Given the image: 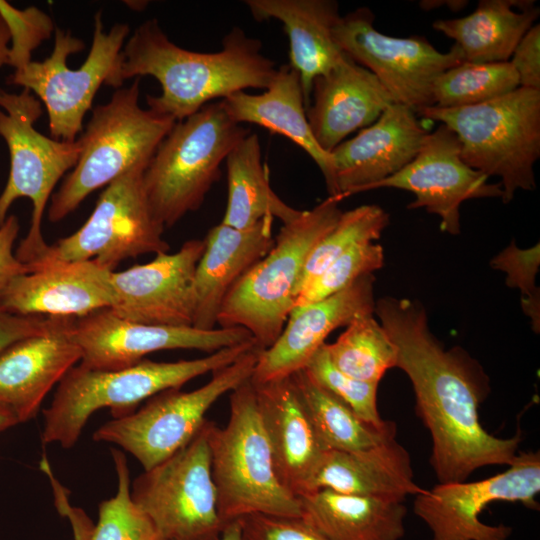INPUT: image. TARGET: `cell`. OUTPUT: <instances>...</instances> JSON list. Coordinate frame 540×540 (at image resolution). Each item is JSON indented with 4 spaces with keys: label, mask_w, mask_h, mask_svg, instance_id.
Returning <instances> with one entry per match:
<instances>
[{
    "label": "cell",
    "mask_w": 540,
    "mask_h": 540,
    "mask_svg": "<svg viewBox=\"0 0 540 540\" xmlns=\"http://www.w3.org/2000/svg\"><path fill=\"white\" fill-rule=\"evenodd\" d=\"M374 315L397 347L396 367L412 383L415 410L431 435L430 464L439 483L466 481L484 466H509L521 438H499L481 425L479 407L490 391L481 364L459 346L446 349L418 301L385 296L375 302Z\"/></svg>",
    "instance_id": "cell-1"
},
{
    "label": "cell",
    "mask_w": 540,
    "mask_h": 540,
    "mask_svg": "<svg viewBox=\"0 0 540 540\" xmlns=\"http://www.w3.org/2000/svg\"><path fill=\"white\" fill-rule=\"evenodd\" d=\"M261 49L260 40L234 27L217 52L186 50L170 41L153 18L139 25L125 42L119 78L123 83L154 77L161 94L147 95L148 108L181 121L213 100L248 88L265 90L277 68Z\"/></svg>",
    "instance_id": "cell-2"
},
{
    "label": "cell",
    "mask_w": 540,
    "mask_h": 540,
    "mask_svg": "<svg viewBox=\"0 0 540 540\" xmlns=\"http://www.w3.org/2000/svg\"><path fill=\"white\" fill-rule=\"evenodd\" d=\"M254 347L255 342L249 341L202 358L176 362L143 359L117 370L91 369L79 363L65 374L52 402L43 410L42 440L45 444L58 443L62 448L70 449L95 411L110 408L114 418L131 414L142 401L215 372Z\"/></svg>",
    "instance_id": "cell-3"
},
{
    "label": "cell",
    "mask_w": 540,
    "mask_h": 540,
    "mask_svg": "<svg viewBox=\"0 0 540 540\" xmlns=\"http://www.w3.org/2000/svg\"><path fill=\"white\" fill-rule=\"evenodd\" d=\"M340 202L328 196L282 225L272 248L225 297L218 314L219 327L246 329L261 350L276 341L295 306L312 249L342 214Z\"/></svg>",
    "instance_id": "cell-4"
},
{
    "label": "cell",
    "mask_w": 540,
    "mask_h": 540,
    "mask_svg": "<svg viewBox=\"0 0 540 540\" xmlns=\"http://www.w3.org/2000/svg\"><path fill=\"white\" fill-rule=\"evenodd\" d=\"M207 428L211 474L225 524L251 514L302 516L299 497L277 478L251 380L231 391L227 424L221 428L208 420Z\"/></svg>",
    "instance_id": "cell-5"
},
{
    "label": "cell",
    "mask_w": 540,
    "mask_h": 540,
    "mask_svg": "<svg viewBox=\"0 0 540 540\" xmlns=\"http://www.w3.org/2000/svg\"><path fill=\"white\" fill-rule=\"evenodd\" d=\"M139 96L140 78H135L129 87L118 88L107 103L94 107L77 138L80 143L77 163L51 196L50 222L63 220L89 194L131 168L149 164L177 121L142 108Z\"/></svg>",
    "instance_id": "cell-6"
},
{
    "label": "cell",
    "mask_w": 540,
    "mask_h": 540,
    "mask_svg": "<svg viewBox=\"0 0 540 540\" xmlns=\"http://www.w3.org/2000/svg\"><path fill=\"white\" fill-rule=\"evenodd\" d=\"M417 114L454 132L461 157L468 166L488 178H500L503 203H509L517 190L536 188L540 90L518 87L482 104L458 108L430 106Z\"/></svg>",
    "instance_id": "cell-7"
},
{
    "label": "cell",
    "mask_w": 540,
    "mask_h": 540,
    "mask_svg": "<svg viewBox=\"0 0 540 540\" xmlns=\"http://www.w3.org/2000/svg\"><path fill=\"white\" fill-rule=\"evenodd\" d=\"M249 133L227 114L221 100L174 124L143 177L150 208L164 228L201 207L222 163Z\"/></svg>",
    "instance_id": "cell-8"
},
{
    "label": "cell",
    "mask_w": 540,
    "mask_h": 540,
    "mask_svg": "<svg viewBox=\"0 0 540 540\" xmlns=\"http://www.w3.org/2000/svg\"><path fill=\"white\" fill-rule=\"evenodd\" d=\"M130 33L127 24H115L104 31L102 12L94 16L93 40L84 63L75 69L67 65L71 54L85 48L70 30L55 29L54 47L43 61H30L9 77L44 103L51 138L74 142L82 133L83 120L99 88L105 84L120 88L122 49Z\"/></svg>",
    "instance_id": "cell-9"
},
{
    "label": "cell",
    "mask_w": 540,
    "mask_h": 540,
    "mask_svg": "<svg viewBox=\"0 0 540 540\" xmlns=\"http://www.w3.org/2000/svg\"><path fill=\"white\" fill-rule=\"evenodd\" d=\"M42 103L27 89L19 93L0 88V137L10 157L6 185L0 194V226L19 198L32 203L29 230L15 254L24 264H33L47 251L42 234L43 215L60 179L74 168L80 154L74 142L49 138L34 128L42 115Z\"/></svg>",
    "instance_id": "cell-10"
},
{
    "label": "cell",
    "mask_w": 540,
    "mask_h": 540,
    "mask_svg": "<svg viewBox=\"0 0 540 540\" xmlns=\"http://www.w3.org/2000/svg\"><path fill=\"white\" fill-rule=\"evenodd\" d=\"M261 351L254 347L212 372L211 379L197 389L159 392L139 410L104 423L94 432L93 440L122 447L144 470L154 467L194 438L207 420V411L222 395L251 379Z\"/></svg>",
    "instance_id": "cell-11"
},
{
    "label": "cell",
    "mask_w": 540,
    "mask_h": 540,
    "mask_svg": "<svg viewBox=\"0 0 540 540\" xmlns=\"http://www.w3.org/2000/svg\"><path fill=\"white\" fill-rule=\"evenodd\" d=\"M207 424L182 449L130 484L133 502L166 540H216L226 525L211 474Z\"/></svg>",
    "instance_id": "cell-12"
},
{
    "label": "cell",
    "mask_w": 540,
    "mask_h": 540,
    "mask_svg": "<svg viewBox=\"0 0 540 540\" xmlns=\"http://www.w3.org/2000/svg\"><path fill=\"white\" fill-rule=\"evenodd\" d=\"M147 166L137 165L105 186L86 222L49 245L33 264L92 260L114 271L125 259L169 252L165 228L153 215L145 193Z\"/></svg>",
    "instance_id": "cell-13"
},
{
    "label": "cell",
    "mask_w": 540,
    "mask_h": 540,
    "mask_svg": "<svg viewBox=\"0 0 540 540\" xmlns=\"http://www.w3.org/2000/svg\"><path fill=\"white\" fill-rule=\"evenodd\" d=\"M375 15L361 7L341 17L333 29L339 48L372 72L394 103L417 112L434 105L432 87L447 69L464 61L454 44L449 52L438 51L425 37L398 38L374 27Z\"/></svg>",
    "instance_id": "cell-14"
},
{
    "label": "cell",
    "mask_w": 540,
    "mask_h": 540,
    "mask_svg": "<svg viewBox=\"0 0 540 540\" xmlns=\"http://www.w3.org/2000/svg\"><path fill=\"white\" fill-rule=\"evenodd\" d=\"M539 492V453L522 452L497 475L424 489L415 495L413 511L430 529L432 540H508L512 527L483 523L480 514L496 501L520 502L536 509Z\"/></svg>",
    "instance_id": "cell-15"
},
{
    "label": "cell",
    "mask_w": 540,
    "mask_h": 540,
    "mask_svg": "<svg viewBox=\"0 0 540 540\" xmlns=\"http://www.w3.org/2000/svg\"><path fill=\"white\" fill-rule=\"evenodd\" d=\"M71 334L81 350L80 364L97 370L130 367L157 351L194 349L211 354L254 341L241 327L203 330L194 326L142 324L121 318L109 308L75 318Z\"/></svg>",
    "instance_id": "cell-16"
},
{
    "label": "cell",
    "mask_w": 540,
    "mask_h": 540,
    "mask_svg": "<svg viewBox=\"0 0 540 540\" xmlns=\"http://www.w3.org/2000/svg\"><path fill=\"white\" fill-rule=\"evenodd\" d=\"M468 166L461 157L460 143L447 126L440 124L426 135L416 157L395 175L372 188L409 191L415 200L408 209L425 208L440 218L442 232L460 233V205L475 198H502L500 182Z\"/></svg>",
    "instance_id": "cell-17"
},
{
    "label": "cell",
    "mask_w": 540,
    "mask_h": 540,
    "mask_svg": "<svg viewBox=\"0 0 540 540\" xmlns=\"http://www.w3.org/2000/svg\"><path fill=\"white\" fill-rule=\"evenodd\" d=\"M203 250V239H191L174 253H160L148 263L112 271L114 302L109 309L136 323L192 326L194 274Z\"/></svg>",
    "instance_id": "cell-18"
},
{
    "label": "cell",
    "mask_w": 540,
    "mask_h": 540,
    "mask_svg": "<svg viewBox=\"0 0 540 540\" xmlns=\"http://www.w3.org/2000/svg\"><path fill=\"white\" fill-rule=\"evenodd\" d=\"M427 134L414 110L391 104L373 124L330 153L334 197L342 201L395 175L416 157Z\"/></svg>",
    "instance_id": "cell-19"
},
{
    "label": "cell",
    "mask_w": 540,
    "mask_h": 540,
    "mask_svg": "<svg viewBox=\"0 0 540 540\" xmlns=\"http://www.w3.org/2000/svg\"><path fill=\"white\" fill-rule=\"evenodd\" d=\"M374 283V275L367 274L330 297L294 307L279 337L261 351L251 382L262 384L304 369L331 332L374 314Z\"/></svg>",
    "instance_id": "cell-20"
},
{
    "label": "cell",
    "mask_w": 540,
    "mask_h": 540,
    "mask_svg": "<svg viewBox=\"0 0 540 540\" xmlns=\"http://www.w3.org/2000/svg\"><path fill=\"white\" fill-rule=\"evenodd\" d=\"M17 276L0 297V308L31 316L78 318L114 302L112 270L92 260L41 262Z\"/></svg>",
    "instance_id": "cell-21"
},
{
    "label": "cell",
    "mask_w": 540,
    "mask_h": 540,
    "mask_svg": "<svg viewBox=\"0 0 540 540\" xmlns=\"http://www.w3.org/2000/svg\"><path fill=\"white\" fill-rule=\"evenodd\" d=\"M75 318L53 317L44 332L23 338L0 353V404L18 423L35 417L55 384L81 360L73 340Z\"/></svg>",
    "instance_id": "cell-22"
},
{
    "label": "cell",
    "mask_w": 540,
    "mask_h": 540,
    "mask_svg": "<svg viewBox=\"0 0 540 540\" xmlns=\"http://www.w3.org/2000/svg\"><path fill=\"white\" fill-rule=\"evenodd\" d=\"M394 101L378 78L346 53L313 81L306 109L311 132L327 153L352 132L373 124Z\"/></svg>",
    "instance_id": "cell-23"
},
{
    "label": "cell",
    "mask_w": 540,
    "mask_h": 540,
    "mask_svg": "<svg viewBox=\"0 0 540 540\" xmlns=\"http://www.w3.org/2000/svg\"><path fill=\"white\" fill-rule=\"evenodd\" d=\"M253 386L277 478L293 495H304L328 449L320 441L290 376Z\"/></svg>",
    "instance_id": "cell-24"
},
{
    "label": "cell",
    "mask_w": 540,
    "mask_h": 540,
    "mask_svg": "<svg viewBox=\"0 0 540 540\" xmlns=\"http://www.w3.org/2000/svg\"><path fill=\"white\" fill-rule=\"evenodd\" d=\"M273 222L268 217L245 230L221 222L210 228L194 274L192 326L217 328L218 314L229 291L272 248Z\"/></svg>",
    "instance_id": "cell-25"
},
{
    "label": "cell",
    "mask_w": 540,
    "mask_h": 540,
    "mask_svg": "<svg viewBox=\"0 0 540 540\" xmlns=\"http://www.w3.org/2000/svg\"><path fill=\"white\" fill-rule=\"evenodd\" d=\"M256 21L277 19L289 38V65L300 77L306 109L310 105L313 81L328 73L344 57L333 29L340 20L333 0H246Z\"/></svg>",
    "instance_id": "cell-26"
},
{
    "label": "cell",
    "mask_w": 540,
    "mask_h": 540,
    "mask_svg": "<svg viewBox=\"0 0 540 540\" xmlns=\"http://www.w3.org/2000/svg\"><path fill=\"white\" fill-rule=\"evenodd\" d=\"M320 489L400 501L424 490L413 481L411 457L395 438L359 451L326 450L307 493Z\"/></svg>",
    "instance_id": "cell-27"
},
{
    "label": "cell",
    "mask_w": 540,
    "mask_h": 540,
    "mask_svg": "<svg viewBox=\"0 0 540 540\" xmlns=\"http://www.w3.org/2000/svg\"><path fill=\"white\" fill-rule=\"evenodd\" d=\"M237 123H252L283 135L303 149L316 163L329 196H335L334 168L330 153L316 142L306 116L299 73L289 64L277 68L261 94L236 92L221 100Z\"/></svg>",
    "instance_id": "cell-28"
},
{
    "label": "cell",
    "mask_w": 540,
    "mask_h": 540,
    "mask_svg": "<svg viewBox=\"0 0 540 540\" xmlns=\"http://www.w3.org/2000/svg\"><path fill=\"white\" fill-rule=\"evenodd\" d=\"M302 517L326 540H400L404 501L320 489L299 496Z\"/></svg>",
    "instance_id": "cell-29"
},
{
    "label": "cell",
    "mask_w": 540,
    "mask_h": 540,
    "mask_svg": "<svg viewBox=\"0 0 540 540\" xmlns=\"http://www.w3.org/2000/svg\"><path fill=\"white\" fill-rule=\"evenodd\" d=\"M539 11L534 1L481 0L471 14L432 27L455 41L466 62H507Z\"/></svg>",
    "instance_id": "cell-30"
},
{
    "label": "cell",
    "mask_w": 540,
    "mask_h": 540,
    "mask_svg": "<svg viewBox=\"0 0 540 540\" xmlns=\"http://www.w3.org/2000/svg\"><path fill=\"white\" fill-rule=\"evenodd\" d=\"M225 164L227 204L221 223L245 230L268 217L285 224L302 213L273 191L257 134L244 137L228 154Z\"/></svg>",
    "instance_id": "cell-31"
},
{
    "label": "cell",
    "mask_w": 540,
    "mask_h": 540,
    "mask_svg": "<svg viewBox=\"0 0 540 540\" xmlns=\"http://www.w3.org/2000/svg\"><path fill=\"white\" fill-rule=\"evenodd\" d=\"M290 377L326 449L359 451L395 438L394 422L385 421L378 426L362 420L343 402L313 381L304 369Z\"/></svg>",
    "instance_id": "cell-32"
},
{
    "label": "cell",
    "mask_w": 540,
    "mask_h": 540,
    "mask_svg": "<svg viewBox=\"0 0 540 540\" xmlns=\"http://www.w3.org/2000/svg\"><path fill=\"white\" fill-rule=\"evenodd\" d=\"M333 365L344 374L379 384L397 365V347L374 314L350 322L334 343H325Z\"/></svg>",
    "instance_id": "cell-33"
},
{
    "label": "cell",
    "mask_w": 540,
    "mask_h": 540,
    "mask_svg": "<svg viewBox=\"0 0 540 540\" xmlns=\"http://www.w3.org/2000/svg\"><path fill=\"white\" fill-rule=\"evenodd\" d=\"M518 87L517 74L509 61H463L435 79L432 87L433 106L458 108L478 105L506 95Z\"/></svg>",
    "instance_id": "cell-34"
},
{
    "label": "cell",
    "mask_w": 540,
    "mask_h": 540,
    "mask_svg": "<svg viewBox=\"0 0 540 540\" xmlns=\"http://www.w3.org/2000/svg\"><path fill=\"white\" fill-rule=\"evenodd\" d=\"M389 214L376 204L342 212L336 224L318 241L305 264L298 294L330 263L352 247L374 242L389 225Z\"/></svg>",
    "instance_id": "cell-35"
},
{
    "label": "cell",
    "mask_w": 540,
    "mask_h": 540,
    "mask_svg": "<svg viewBox=\"0 0 540 540\" xmlns=\"http://www.w3.org/2000/svg\"><path fill=\"white\" fill-rule=\"evenodd\" d=\"M111 454L117 474V491L99 504L91 540H166L131 498L125 455L115 448Z\"/></svg>",
    "instance_id": "cell-36"
},
{
    "label": "cell",
    "mask_w": 540,
    "mask_h": 540,
    "mask_svg": "<svg viewBox=\"0 0 540 540\" xmlns=\"http://www.w3.org/2000/svg\"><path fill=\"white\" fill-rule=\"evenodd\" d=\"M384 249L374 242L356 245L330 263L297 296L295 306H304L330 297L373 274L384 265Z\"/></svg>",
    "instance_id": "cell-37"
},
{
    "label": "cell",
    "mask_w": 540,
    "mask_h": 540,
    "mask_svg": "<svg viewBox=\"0 0 540 540\" xmlns=\"http://www.w3.org/2000/svg\"><path fill=\"white\" fill-rule=\"evenodd\" d=\"M304 370L362 420L378 426L385 423L377 407L378 384L352 378L338 370L331 362L325 344L315 352Z\"/></svg>",
    "instance_id": "cell-38"
},
{
    "label": "cell",
    "mask_w": 540,
    "mask_h": 540,
    "mask_svg": "<svg viewBox=\"0 0 540 540\" xmlns=\"http://www.w3.org/2000/svg\"><path fill=\"white\" fill-rule=\"evenodd\" d=\"M490 266L506 274L508 287L521 293V307L531 320L534 332L540 330V290L536 286V276L540 266L539 243L530 248H519L515 241L495 255Z\"/></svg>",
    "instance_id": "cell-39"
},
{
    "label": "cell",
    "mask_w": 540,
    "mask_h": 540,
    "mask_svg": "<svg viewBox=\"0 0 540 540\" xmlns=\"http://www.w3.org/2000/svg\"><path fill=\"white\" fill-rule=\"evenodd\" d=\"M0 13L11 35L9 65L16 70L32 61V50L50 37L53 22L38 8L18 10L3 0H0Z\"/></svg>",
    "instance_id": "cell-40"
},
{
    "label": "cell",
    "mask_w": 540,
    "mask_h": 540,
    "mask_svg": "<svg viewBox=\"0 0 540 540\" xmlns=\"http://www.w3.org/2000/svg\"><path fill=\"white\" fill-rule=\"evenodd\" d=\"M240 520L243 540H326L302 516L251 514Z\"/></svg>",
    "instance_id": "cell-41"
},
{
    "label": "cell",
    "mask_w": 540,
    "mask_h": 540,
    "mask_svg": "<svg viewBox=\"0 0 540 540\" xmlns=\"http://www.w3.org/2000/svg\"><path fill=\"white\" fill-rule=\"evenodd\" d=\"M512 59L519 87L540 90V25H533L516 46Z\"/></svg>",
    "instance_id": "cell-42"
},
{
    "label": "cell",
    "mask_w": 540,
    "mask_h": 540,
    "mask_svg": "<svg viewBox=\"0 0 540 540\" xmlns=\"http://www.w3.org/2000/svg\"><path fill=\"white\" fill-rule=\"evenodd\" d=\"M19 231V220L13 214L8 215L0 226V297L17 276L30 271L14 252Z\"/></svg>",
    "instance_id": "cell-43"
},
{
    "label": "cell",
    "mask_w": 540,
    "mask_h": 540,
    "mask_svg": "<svg viewBox=\"0 0 540 540\" xmlns=\"http://www.w3.org/2000/svg\"><path fill=\"white\" fill-rule=\"evenodd\" d=\"M53 317L11 313L0 308V353L13 343L46 331Z\"/></svg>",
    "instance_id": "cell-44"
},
{
    "label": "cell",
    "mask_w": 540,
    "mask_h": 540,
    "mask_svg": "<svg viewBox=\"0 0 540 540\" xmlns=\"http://www.w3.org/2000/svg\"><path fill=\"white\" fill-rule=\"evenodd\" d=\"M45 474L52 486L54 502L58 512L70 521L74 540H91L94 524L87 514L78 507H73L67 495V490L59 483L51 469Z\"/></svg>",
    "instance_id": "cell-45"
},
{
    "label": "cell",
    "mask_w": 540,
    "mask_h": 540,
    "mask_svg": "<svg viewBox=\"0 0 540 540\" xmlns=\"http://www.w3.org/2000/svg\"><path fill=\"white\" fill-rule=\"evenodd\" d=\"M11 35L9 27L0 13V68L9 65Z\"/></svg>",
    "instance_id": "cell-46"
},
{
    "label": "cell",
    "mask_w": 540,
    "mask_h": 540,
    "mask_svg": "<svg viewBox=\"0 0 540 540\" xmlns=\"http://www.w3.org/2000/svg\"><path fill=\"white\" fill-rule=\"evenodd\" d=\"M216 540H243L241 520L236 519L226 523Z\"/></svg>",
    "instance_id": "cell-47"
},
{
    "label": "cell",
    "mask_w": 540,
    "mask_h": 540,
    "mask_svg": "<svg viewBox=\"0 0 540 540\" xmlns=\"http://www.w3.org/2000/svg\"><path fill=\"white\" fill-rule=\"evenodd\" d=\"M18 424L15 416L3 405L0 404V432Z\"/></svg>",
    "instance_id": "cell-48"
}]
</instances>
